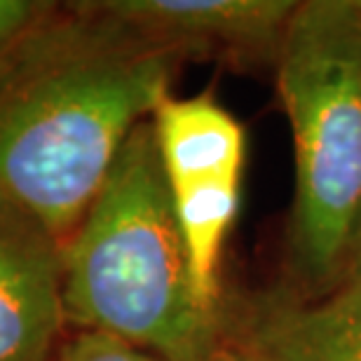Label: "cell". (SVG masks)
Listing matches in <instances>:
<instances>
[{
    "instance_id": "30bf717a",
    "label": "cell",
    "mask_w": 361,
    "mask_h": 361,
    "mask_svg": "<svg viewBox=\"0 0 361 361\" xmlns=\"http://www.w3.org/2000/svg\"><path fill=\"white\" fill-rule=\"evenodd\" d=\"M341 284L361 286V209H359V216H357V226H355V233H352L348 254H345V265H343L338 286Z\"/></svg>"
},
{
    "instance_id": "6da1fadb",
    "label": "cell",
    "mask_w": 361,
    "mask_h": 361,
    "mask_svg": "<svg viewBox=\"0 0 361 361\" xmlns=\"http://www.w3.org/2000/svg\"><path fill=\"white\" fill-rule=\"evenodd\" d=\"M87 17L0 82V202L59 247L90 212L129 134L169 97L178 63Z\"/></svg>"
},
{
    "instance_id": "8fae6325",
    "label": "cell",
    "mask_w": 361,
    "mask_h": 361,
    "mask_svg": "<svg viewBox=\"0 0 361 361\" xmlns=\"http://www.w3.org/2000/svg\"><path fill=\"white\" fill-rule=\"evenodd\" d=\"M209 361H265L251 345L244 343H228L223 341V345L216 350V355Z\"/></svg>"
},
{
    "instance_id": "277c9868",
    "label": "cell",
    "mask_w": 361,
    "mask_h": 361,
    "mask_svg": "<svg viewBox=\"0 0 361 361\" xmlns=\"http://www.w3.org/2000/svg\"><path fill=\"white\" fill-rule=\"evenodd\" d=\"M153 127L195 295L219 314V263L240 209L247 132L209 92L167 97L153 113Z\"/></svg>"
},
{
    "instance_id": "5b68a950",
    "label": "cell",
    "mask_w": 361,
    "mask_h": 361,
    "mask_svg": "<svg viewBox=\"0 0 361 361\" xmlns=\"http://www.w3.org/2000/svg\"><path fill=\"white\" fill-rule=\"evenodd\" d=\"M298 3L291 0H111L82 12L162 52L277 61Z\"/></svg>"
},
{
    "instance_id": "8992f818",
    "label": "cell",
    "mask_w": 361,
    "mask_h": 361,
    "mask_svg": "<svg viewBox=\"0 0 361 361\" xmlns=\"http://www.w3.org/2000/svg\"><path fill=\"white\" fill-rule=\"evenodd\" d=\"M63 319L61 247L0 202V361H47Z\"/></svg>"
},
{
    "instance_id": "ba28073f",
    "label": "cell",
    "mask_w": 361,
    "mask_h": 361,
    "mask_svg": "<svg viewBox=\"0 0 361 361\" xmlns=\"http://www.w3.org/2000/svg\"><path fill=\"white\" fill-rule=\"evenodd\" d=\"M56 361H164L104 331L82 329L59 350Z\"/></svg>"
},
{
    "instance_id": "3957f363",
    "label": "cell",
    "mask_w": 361,
    "mask_h": 361,
    "mask_svg": "<svg viewBox=\"0 0 361 361\" xmlns=\"http://www.w3.org/2000/svg\"><path fill=\"white\" fill-rule=\"evenodd\" d=\"M291 122L293 265L312 286H338L361 209V21L352 0L298 3L277 54Z\"/></svg>"
},
{
    "instance_id": "52a82bcc",
    "label": "cell",
    "mask_w": 361,
    "mask_h": 361,
    "mask_svg": "<svg viewBox=\"0 0 361 361\" xmlns=\"http://www.w3.org/2000/svg\"><path fill=\"white\" fill-rule=\"evenodd\" d=\"M247 343L265 361H361V286L341 284L319 300L272 305Z\"/></svg>"
},
{
    "instance_id": "7a4b0ae2",
    "label": "cell",
    "mask_w": 361,
    "mask_h": 361,
    "mask_svg": "<svg viewBox=\"0 0 361 361\" xmlns=\"http://www.w3.org/2000/svg\"><path fill=\"white\" fill-rule=\"evenodd\" d=\"M61 261L63 312L80 329L164 361H209L226 341L195 295L153 118L129 134Z\"/></svg>"
},
{
    "instance_id": "9c48e42d",
    "label": "cell",
    "mask_w": 361,
    "mask_h": 361,
    "mask_svg": "<svg viewBox=\"0 0 361 361\" xmlns=\"http://www.w3.org/2000/svg\"><path fill=\"white\" fill-rule=\"evenodd\" d=\"M42 5L26 0H0V56L17 47L35 26Z\"/></svg>"
},
{
    "instance_id": "7c38bea8",
    "label": "cell",
    "mask_w": 361,
    "mask_h": 361,
    "mask_svg": "<svg viewBox=\"0 0 361 361\" xmlns=\"http://www.w3.org/2000/svg\"><path fill=\"white\" fill-rule=\"evenodd\" d=\"M352 5H355V12H357V17L361 21V0H352Z\"/></svg>"
}]
</instances>
